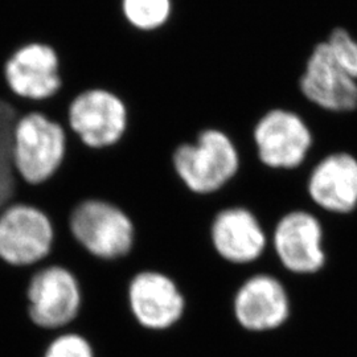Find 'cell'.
I'll use <instances>...</instances> for the list:
<instances>
[{
  "label": "cell",
  "mask_w": 357,
  "mask_h": 357,
  "mask_svg": "<svg viewBox=\"0 0 357 357\" xmlns=\"http://www.w3.org/2000/svg\"><path fill=\"white\" fill-rule=\"evenodd\" d=\"M172 166L181 183L196 195L222 190L241 166L236 143L218 128L203 130L191 143H183L172 153Z\"/></svg>",
  "instance_id": "cell-1"
},
{
  "label": "cell",
  "mask_w": 357,
  "mask_h": 357,
  "mask_svg": "<svg viewBox=\"0 0 357 357\" xmlns=\"http://www.w3.org/2000/svg\"><path fill=\"white\" fill-rule=\"evenodd\" d=\"M77 243L103 261H118L131 255L137 229L132 218L118 205L90 199L77 205L69 221Z\"/></svg>",
  "instance_id": "cell-2"
},
{
  "label": "cell",
  "mask_w": 357,
  "mask_h": 357,
  "mask_svg": "<svg viewBox=\"0 0 357 357\" xmlns=\"http://www.w3.org/2000/svg\"><path fill=\"white\" fill-rule=\"evenodd\" d=\"M66 153L64 128L45 115H23L13 130V163L23 181L38 185L51 178Z\"/></svg>",
  "instance_id": "cell-3"
},
{
  "label": "cell",
  "mask_w": 357,
  "mask_h": 357,
  "mask_svg": "<svg viewBox=\"0 0 357 357\" xmlns=\"http://www.w3.org/2000/svg\"><path fill=\"white\" fill-rule=\"evenodd\" d=\"M26 298L29 319L44 331H64L77 319L81 308V290L76 277L61 266L36 265Z\"/></svg>",
  "instance_id": "cell-4"
},
{
  "label": "cell",
  "mask_w": 357,
  "mask_h": 357,
  "mask_svg": "<svg viewBox=\"0 0 357 357\" xmlns=\"http://www.w3.org/2000/svg\"><path fill=\"white\" fill-rule=\"evenodd\" d=\"M54 230L36 206L11 204L0 212V258L16 268L36 266L50 253Z\"/></svg>",
  "instance_id": "cell-5"
},
{
  "label": "cell",
  "mask_w": 357,
  "mask_h": 357,
  "mask_svg": "<svg viewBox=\"0 0 357 357\" xmlns=\"http://www.w3.org/2000/svg\"><path fill=\"white\" fill-rule=\"evenodd\" d=\"M68 121L86 147L109 149L122 141L128 131V105L110 90H86L70 103Z\"/></svg>",
  "instance_id": "cell-6"
},
{
  "label": "cell",
  "mask_w": 357,
  "mask_h": 357,
  "mask_svg": "<svg viewBox=\"0 0 357 357\" xmlns=\"http://www.w3.org/2000/svg\"><path fill=\"white\" fill-rule=\"evenodd\" d=\"M253 139L258 159L271 169L302 166L314 144L306 121L286 109H273L262 115L255 123Z\"/></svg>",
  "instance_id": "cell-7"
},
{
  "label": "cell",
  "mask_w": 357,
  "mask_h": 357,
  "mask_svg": "<svg viewBox=\"0 0 357 357\" xmlns=\"http://www.w3.org/2000/svg\"><path fill=\"white\" fill-rule=\"evenodd\" d=\"M128 306L142 328L162 331L183 317L185 298L168 274L155 268H143L128 282Z\"/></svg>",
  "instance_id": "cell-8"
},
{
  "label": "cell",
  "mask_w": 357,
  "mask_h": 357,
  "mask_svg": "<svg viewBox=\"0 0 357 357\" xmlns=\"http://www.w3.org/2000/svg\"><path fill=\"white\" fill-rule=\"evenodd\" d=\"M324 233L319 218L307 211H291L277 222L271 243L282 266L296 275L317 274L324 268Z\"/></svg>",
  "instance_id": "cell-9"
},
{
  "label": "cell",
  "mask_w": 357,
  "mask_h": 357,
  "mask_svg": "<svg viewBox=\"0 0 357 357\" xmlns=\"http://www.w3.org/2000/svg\"><path fill=\"white\" fill-rule=\"evenodd\" d=\"M4 78L17 98L32 102L47 101L63 86L59 54L48 44L23 45L7 60Z\"/></svg>",
  "instance_id": "cell-10"
},
{
  "label": "cell",
  "mask_w": 357,
  "mask_h": 357,
  "mask_svg": "<svg viewBox=\"0 0 357 357\" xmlns=\"http://www.w3.org/2000/svg\"><path fill=\"white\" fill-rule=\"evenodd\" d=\"M299 86L310 102L326 112L349 113L357 109V79L337 65L327 43L314 48Z\"/></svg>",
  "instance_id": "cell-11"
},
{
  "label": "cell",
  "mask_w": 357,
  "mask_h": 357,
  "mask_svg": "<svg viewBox=\"0 0 357 357\" xmlns=\"http://www.w3.org/2000/svg\"><path fill=\"white\" fill-rule=\"evenodd\" d=\"M234 317L249 331L278 328L290 315L287 289L277 277L255 274L237 289L233 301Z\"/></svg>",
  "instance_id": "cell-12"
},
{
  "label": "cell",
  "mask_w": 357,
  "mask_h": 357,
  "mask_svg": "<svg viewBox=\"0 0 357 357\" xmlns=\"http://www.w3.org/2000/svg\"><path fill=\"white\" fill-rule=\"evenodd\" d=\"M211 241L224 261L233 265H248L264 255L268 238L252 211L243 206H229L213 218Z\"/></svg>",
  "instance_id": "cell-13"
},
{
  "label": "cell",
  "mask_w": 357,
  "mask_h": 357,
  "mask_svg": "<svg viewBox=\"0 0 357 357\" xmlns=\"http://www.w3.org/2000/svg\"><path fill=\"white\" fill-rule=\"evenodd\" d=\"M312 203L333 215H348L357 208V158L349 153L324 156L307 181Z\"/></svg>",
  "instance_id": "cell-14"
},
{
  "label": "cell",
  "mask_w": 357,
  "mask_h": 357,
  "mask_svg": "<svg viewBox=\"0 0 357 357\" xmlns=\"http://www.w3.org/2000/svg\"><path fill=\"white\" fill-rule=\"evenodd\" d=\"M22 116V109L13 97L0 96V212L15 204L22 184L13 163V130Z\"/></svg>",
  "instance_id": "cell-15"
},
{
  "label": "cell",
  "mask_w": 357,
  "mask_h": 357,
  "mask_svg": "<svg viewBox=\"0 0 357 357\" xmlns=\"http://www.w3.org/2000/svg\"><path fill=\"white\" fill-rule=\"evenodd\" d=\"M121 10L130 26L153 31L169 19L171 0H121Z\"/></svg>",
  "instance_id": "cell-16"
},
{
  "label": "cell",
  "mask_w": 357,
  "mask_h": 357,
  "mask_svg": "<svg viewBox=\"0 0 357 357\" xmlns=\"http://www.w3.org/2000/svg\"><path fill=\"white\" fill-rule=\"evenodd\" d=\"M41 357H96V348L81 333L60 331L45 347Z\"/></svg>",
  "instance_id": "cell-17"
},
{
  "label": "cell",
  "mask_w": 357,
  "mask_h": 357,
  "mask_svg": "<svg viewBox=\"0 0 357 357\" xmlns=\"http://www.w3.org/2000/svg\"><path fill=\"white\" fill-rule=\"evenodd\" d=\"M332 57L347 75L357 79V41L345 29L337 28L327 41Z\"/></svg>",
  "instance_id": "cell-18"
}]
</instances>
